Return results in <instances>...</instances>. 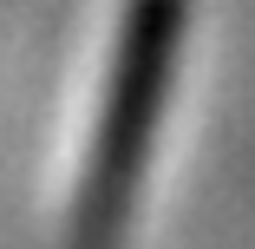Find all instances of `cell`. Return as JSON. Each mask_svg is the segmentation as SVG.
Masks as SVG:
<instances>
[{"mask_svg": "<svg viewBox=\"0 0 255 249\" xmlns=\"http://www.w3.org/2000/svg\"><path fill=\"white\" fill-rule=\"evenodd\" d=\"M183 39H190V0H125L112 72L98 92V125L72 197V249H125L150 171V144H157V118L183 66Z\"/></svg>", "mask_w": 255, "mask_h": 249, "instance_id": "1", "label": "cell"}]
</instances>
